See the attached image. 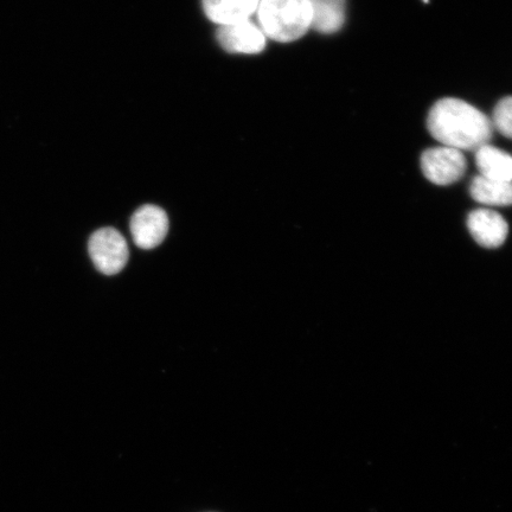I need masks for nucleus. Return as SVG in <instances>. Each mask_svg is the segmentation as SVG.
Masks as SVG:
<instances>
[{
    "instance_id": "1",
    "label": "nucleus",
    "mask_w": 512,
    "mask_h": 512,
    "mask_svg": "<svg viewBox=\"0 0 512 512\" xmlns=\"http://www.w3.org/2000/svg\"><path fill=\"white\" fill-rule=\"evenodd\" d=\"M427 127L438 142L462 152L488 145L494 132L491 120L483 112L452 98L440 100L432 107Z\"/></svg>"
},
{
    "instance_id": "2",
    "label": "nucleus",
    "mask_w": 512,
    "mask_h": 512,
    "mask_svg": "<svg viewBox=\"0 0 512 512\" xmlns=\"http://www.w3.org/2000/svg\"><path fill=\"white\" fill-rule=\"evenodd\" d=\"M256 15L266 37L280 43L297 41L312 29L309 0H260Z\"/></svg>"
},
{
    "instance_id": "3",
    "label": "nucleus",
    "mask_w": 512,
    "mask_h": 512,
    "mask_svg": "<svg viewBox=\"0 0 512 512\" xmlns=\"http://www.w3.org/2000/svg\"><path fill=\"white\" fill-rule=\"evenodd\" d=\"M88 251L95 267L106 275L123 271L128 261L127 242L114 228L96 230L89 239Z\"/></svg>"
},
{
    "instance_id": "4",
    "label": "nucleus",
    "mask_w": 512,
    "mask_h": 512,
    "mask_svg": "<svg viewBox=\"0 0 512 512\" xmlns=\"http://www.w3.org/2000/svg\"><path fill=\"white\" fill-rule=\"evenodd\" d=\"M467 168L462 151L441 146L426 150L421 156V169L428 181L437 185H451L460 181Z\"/></svg>"
},
{
    "instance_id": "5",
    "label": "nucleus",
    "mask_w": 512,
    "mask_h": 512,
    "mask_svg": "<svg viewBox=\"0 0 512 512\" xmlns=\"http://www.w3.org/2000/svg\"><path fill=\"white\" fill-rule=\"evenodd\" d=\"M169 232V219L162 208L144 206L133 214L131 233L139 248L152 249L162 243Z\"/></svg>"
},
{
    "instance_id": "6",
    "label": "nucleus",
    "mask_w": 512,
    "mask_h": 512,
    "mask_svg": "<svg viewBox=\"0 0 512 512\" xmlns=\"http://www.w3.org/2000/svg\"><path fill=\"white\" fill-rule=\"evenodd\" d=\"M217 40L229 53L255 55L265 49L267 37L259 25L245 21L220 27Z\"/></svg>"
},
{
    "instance_id": "7",
    "label": "nucleus",
    "mask_w": 512,
    "mask_h": 512,
    "mask_svg": "<svg viewBox=\"0 0 512 512\" xmlns=\"http://www.w3.org/2000/svg\"><path fill=\"white\" fill-rule=\"evenodd\" d=\"M467 228L478 245L485 248L501 247L509 234L504 217L490 209L472 211L467 217Z\"/></svg>"
},
{
    "instance_id": "8",
    "label": "nucleus",
    "mask_w": 512,
    "mask_h": 512,
    "mask_svg": "<svg viewBox=\"0 0 512 512\" xmlns=\"http://www.w3.org/2000/svg\"><path fill=\"white\" fill-rule=\"evenodd\" d=\"M260 0H203V9L211 22L219 27L251 21Z\"/></svg>"
},
{
    "instance_id": "9",
    "label": "nucleus",
    "mask_w": 512,
    "mask_h": 512,
    "mask_svg": "<svg viewBox=\"0 0 512 512\" xmlns=\"http://www.w3.org/2000/svg\"><path fill=\"white\" fill-rule=\"evenodd\" d=\"M312 12V29L331 35L343 28L345 0H309Z\"/></svg>"
},
{
    "instance_id": "10",
    "label": "nucleus",
    "mask_w": 512,
    "mask_h": 512,
    "mask_svg": "<svg viewBox=\"0 0 512 512\" xmlns=\"http://www.w3.org/2000/svg\"><path fill=\"white\" fill-rule=\"evenodd\" d=\"M476 163L480 176L495 181L512 183V156L490 144L476 151Z\"/></svg>"
},
{
    "instance_id": "11",
    "label": "nucleus",
    "mask_w": 512,
    "mask_h": 512,
    "mask_svg": "<svg viewBox=\"0 0 512 512\" xmlns=\"http://www.w3.org/2000/svg\"><path fill=\"white\" fill-rule=\"evenodd\" d=\"M470 194L473 200L490 207L512 206V183L477 176L472 179Z\"/></svg>"
},
{
    "instance_id": "12",
    "label": "nucleus",
    "mask_w": 512,
    "mask_h": 512,
    "mask_svg": "<svg viewBox=\"0 0 512 512\" xmlns=\"http://www.w3.org/2000/svg\"><path fill=\"white\" fill-rule=\"evenodd\" d=\"M491 123L504 137L512 139V96L498 102Z\"/></svg>"
},
{
    "instance_id": "13",
    "label": "nucleus",
    "mask_w": 512,
    "mask_h": 512,
    "mask_svg": "<svg viewBox=\"0 0 512 512\" xmlns=\"http://www.w3.org/2000/svg\"><path fill=\"white\" fill-rule=\"evenodd\" d=\"M424 2H425V3H428V2H430V0H424Z\"/></svg>"
}]
</instances>
